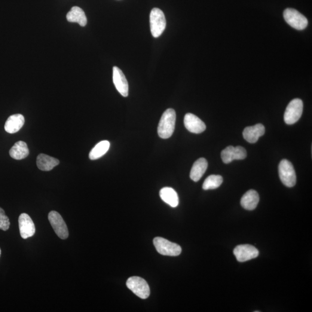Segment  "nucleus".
I'll list each match as a JSON object with an SVG mask.
<instances>
[{"label":"nucleus","instance_id":"f257e3e1","mask_svg":"<svg viewBox=\"0 0 312 312\" xmlns=\"http://www.w3.org/2000/svg\"><path fill=\"white\" fill-rule=\"evenodd\" d=\"M176 112L173 109H168L162 115L158 125L157 132L159 137L163 139H169L175 130Z\"/></svg>","mask_w":312,"mask_h":312},{"label":"nucleus","instance_id":"f03ea898","mask_svg":"<svg viewBox=\"0 0 312 312\" xmlns=\"http://www.w3.org/2000/svg\"><path fill=\"white\" fill-rule=\"evenodd\" d=\"M150 24L151 33L154 37L158 38L164 31L166 27V17L160 9L154 8L150 14Z\"/></svg>","mask_w":312,"mask_h":312},{"label":"nucleus","instance_id":"7ed1b4c3","mask_svg":"<svg viewBox=\"0 0 312 312\" xmlns=\"http://www.w3.org/2000/svg\"><path fill=\"white\" fill-rule=\"evenodd\" d=\"M279 174L281 182L288 188L296 184V176L295 168L291 162L284 159L279 165Z\"/></svg>","mask_w":312,"mask_h":312},{"label":"nucleus","instance_id":"20e7f679","mask_svg":"<svg viewBox=\"0 0 312 312\" xmlns=\"http://www.w3.org/2000/svg\"><path fill=\"white\" fill-rule=\"evenodd\" d=\"M154 244L157 252L162 255L177 256L182 252V248L178 244L164 239L161 237H156Z\"/></svg>","mask_w":312,"mask_h":312},{"label":"nucleus","instance_id":"39448f33","mask_svg":"<svg viewBox=\"0 0 312 312\" xmlns=\"http://www.w3.org/2000/svg\"><path fill=\"white\" fill-rule=\"evenodd\" d=\"M284 19L293 28L302 30L307 27L308 21L300 12L293 8H287L283 12Z\"/></svg>","mask_w":312,"mask_h":312},{"label":"nucleus","instance_id":"423d86ee","mask_svg":"<svg viewBox=\"0 0 312 312\" xmlns=\"http://www.w3.org/2000/svg\"><path fill=\"white\" fill-rule=\"evenodd\" d=\"M303 108L304 105L301 100L295 99L291 101L284 113V120L285 123L291 125L298 121L301 117Z\"/></svg>","mask_w":312,"mask_h":312},{"label":"nucleus","instance_id":"0eeeda50","mask_svg":"<svg viewBox=\"0 0 312 312\" xmlns=\"http://www.w3.org/2000/svg\"><path fill=\"white\" fill-rule=\"evenodd\" d=\"M128 289L132 291L139 297L146 299L150 295V288L145 279L138 277H131L126 282Z\"/></svg>","mask_w":312,"mask_h":312},{"label":"nucleus","instance_id":"6e6552de","mask_svg":"<svg viewBox=\"0 0 312 312\" xmlns=\"http://www.w3.org/2000/svg\"><path fill=\"white\" fill-rule=\"evenodd\" d=\"M48 219L58 237L62 240L68 238L69 235L68 228L59 213L56 211H51L49 213Z\"/></svg>","mask_w":312,"mask_h":312},{"label":"nucleus","instance_id":"1a4fd4ad","mask_svg":"<svg viewBox=\"0 0 312 312\" xmlns=\"http://www.w3.org/2000/svg\"><path fill=\"white\" fill-rule=\"evenodd\" d=\"M247 156L245 149L243 147L238 146L234 147L229 146L223 150L221 153V157L223 163H230L235 160H243Z\"/></svg>","mask_w":312,"mask_h":312},{"label":"nucleus","instance_id":"9d476101","mask_svg":"<svg viewBox=\"0 0 312 312\" xmlns=\"http://www.w3.org/2000/svg\"><path fill=\"white\" fill-rule=\"evenodd\" d=\"M234 254L238 261L243 262L258 258L259 252L250 244H241L235 247Z\"/></svg>","mask_w":312,"mask_h":312},{"label":"nucleus","instance_id":"9b49d317","mask_svg":"<svg viewBox=\"0 0 312 312\" xmlns=\"http://www.w3.org/2000/svg\"><path fill=\"white\" fill-rule=\"evenodd\" d=\"M20 234L23 239L32 237L35 233V227L30 216L27 213H22L19 218Z\"/></svg>","mask_w":312,"mask_h":312},{"label":"nucleus","instance_id":"f8f14e48","mask_svg":"<svg viewBox=\"0 0 312 312\" xmlns=\"http://www.w3.org/2000/svg\"><path fill=\"white\" fill-rule=\"evenodd\" d=\"M113 81L116 89L122 96L126 97L128 95V84L125 76L118 67L113 68Z\"/></svg>","mask_w":312,"mask_h":312},{"label":"nucleus","instance_id":"ddd939ff","mask_svg":"<svg viewBox=\"0 0 312 312\" xmlns=\"http://www.w3.org/2000/svg\"><path fill=\"white\" fill-rule=\"evenodd\" d=\"M185 126L192 133L200 134L206 130V125L194 114L189 113L184 118Z\"/></svg>","mask_w":312,"mask_h":312},{"label":"nucleus","instance_id":"4468645a","mask_svg":"<svg viewBox=\"0 0 312 312\" xmlns=\"http://www.w3.org/2000/svg\"><path fill=\"white\" fill-rule=\"evenodd\" d=\"M265 127L262 124H257L253 126L247 127L243 131V137L246 141L255 143L260 137L264 135Z\"/></svg>","mask_w":312,"mask_h":312},{"label":"nucleus","instance_id":"2eb2a0df","mask_svg":"<svg viewBox=\"0 0 312 312\" xmlns=\"http://www.w3.org/2000/svg\"><path fill=\"white\" fill-rule=\"evenodd\" d=\"M25 122L24 116L21 114H15L9 117L5 122V130L8 133L14 134L18 132L23 126Z\"/></svg>","mask_w":312,"mask_h":312},{"label":"nucleus","instance_id":"dca6fc26","mask_svg":"<svg viewBox=\"0 0 312 312\" xmlns=\"http://www.w3.org/2000/svg\"><path fill=\"white\" fill-rule=\"evenodd\" d=\"M260 198L258 192L254 190H250L243 195L241 204L244 209L248 210L255 209L259 203Z\"/></svg>","mask_w":312,"mask_h":312},{"label":"nucleus","instance_id":"f3484780","mask_svg":"<svg viewBox=\"0 0 312 312\" xmlns=\"http://www.w3.org/2000/svg\"><path fill=\"white\" fill-rule=\"evenodd\" d=\"M59 160L51 156L40 154L36 158V165L39 170L43 171H50L59 164Z\"/></svg>","mask_w":312,"mask_h":312},{"label":"nucleus","instance_id":"a211bd4d","mask_svg":"<svg viewBox=\"0 0 312 312\" xmlns=\"http://www.w3.org/2000/svg\"><path fill=\"white\" fill-rule=\"evenodd\" d=\"M208 168V161L206 158H200L195 162L191 168L190 177L194 182H198L204 175Z\"/></svg>","mask_w":312,"mask_h":312},{"label":"nucleus","instance_id":"6ab92c4d","mask_svg":"<svg viewBox=\"0 0 312 312\" xmlns=\"http://www.w3.org/2000/svg\"><path fill=\"white\" fill-rule=\"evenodd\" d=\"M67 19L69 22L77 23L79 25L84 27L87 24V20L85 12L79 7H73L67 14Z\"/></svg>","mask_w":312,"mask_h":312},{"label":"nucleus","instance_id":"aec40b11","mask_svg":"<svg viewBox=\"0 0 312 312\" xmlns=\"http://www.w3.org/2000/svg\"><path fill=\"white\" fill-rule=\"evenodd\" d=\"M12 158L15 160H22L29 155V149L27 143L23 141H18L15 143L10 151Z\"/></svg>","mask_w":312,"mask_h":312},{"label":"nucleus","instance_id":"412c9836","mask_svg":"<svg viewBox=\"0 0 312 312\" xmlns=\"http://www.w3.org/2000/svg\"><path fill=\"white\" fill-rule=\"evenodd\" d=\"M161 200L173 208H175L179 204V197L177 192L171 188H164L160 191Z\"/></svg>","mask_w":312,"mask_h":312},{"label":"nucleus","instance_id":"4be33fe9","mask_svg":"<svg viewBox=\"0 0 312 312\" xmlns=\"http://www.w3.org/2000/svg\"><path fill=\"white\" fill-rule=\"evenodd\" d=\"M110 148V142L108 140H103L94 147L89 154V158L91 160H97L106 154Z\"/></svg>","mask_w":312,"mask_h":312},{"label":"nucleus","instance_id":"5701e85b","mask_svg":"<svg viewBox=\"0 0 312 312\" xmlns=\"http://www.w3.org/2000/svg\"><path fill=\"white\" fill-rule=\"evenodd\" d=\"M223 182V177L220 175H211L205 180L203 188L205 191L218 189Z\"/></svg>","mask_w":312,"mask_h":312},{"label":"nucleus","instance_id":"b1692460","mask_svg":"<svg viewBox=\"0 0 312 312\" xmlns=\"http://www.w3.org/2000/svg\"><path fill=\"white\" fill-rule=\"evenodd\" d=\"M10 219L5 215L4 210L0 208V229L3 231H7L10 228Z\"/></svg>","mask_w":312,"mask_h":312},{"label":"nucleus","instance_id":"393cba45","mask_svg":"<svg viewBox=\"0 0 312 312\" xmlns=\"http://www.w3.org/2000/svg\"><path fill=\"white\" fill-rule=\"evenodd\" d=\"M1 248H0V257H1Z\"/></svg>","mask_w":312,"mask_h":312}]
</instances>
